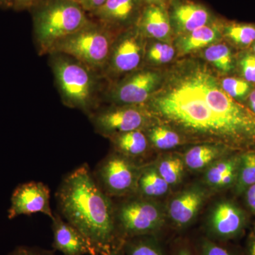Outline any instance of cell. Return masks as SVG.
Masks as SVG:
<instances>
[{"instance_id":"1","label":"cell","mask_w":255,"mask_h":255,"mask_svg":"<svg viewBox=\"0 0 255 255\" xmlns=\"http://www.w3.org/2000/svg\"><path fill=\"white\" fill-rule=\"evenodd\" d=\"M142 105L150 117L193 137L233 145L255 142V114L228 95L216 73L199 60L172 66Z\"/></svg>"},{"instance_id":"2","label":"cell","mask_w":255,"mask_h":255,"mask_svg":"<svg viewBox=\"0 0 255 255\" xmlns=\"http://www.w3.org/2000/svg\"><path fill=\"white\" fill-rule=\"evenodd\" d=\"M60 214L93 245L99 255L110 253L117 235L115 210L87 164L68 174L55 193Z\"/></svg>"},{"instance_id":"3","label":"cell","mask_w":255,"mask_h":255,"mask_svg":"<svg viewBox=\"0 0 255 255\" xmlns=\"http://www.w3.org/2000/svg\"><path fill=\"white\" fill-rule=\"evenodd\" d=\"M33 23L35 41L39 53L44 54L90 23L78 2L59 0L37 12Z\"/></svg>"},{"instance_id":"4","label":"cell","mask_w":255,"mask_h":255,"mask_svg":"<svg viewBox=\"0 0 255 255\" xmlns=\"http://www.w3.org/2000/svg\"><path fill=\"white\" fill-rule=\"evenodd\" d=\"M52 55V70L63 103L70 108L90 112L97 88L95 71L68 55Z\"/></svg>"},{"instance_id":"5","label":"cell","mask_w":255,"mask_h":255,"mask_svg":"<svg viewBox=\"0 0 255 255\" xmlns=\"http://www.w3.org/2000/svg\"><path fill=\"white\" fill-rule=\"evenodd\" d=\"M113 45L110 31L89 23L57 43L50 53L68 55L95 72L107 66Z\"/></svg>"},{"instance_id":"6","label":"cell","mask_w":255,"mask_h":255,"mask_svg":"<svg viewBox=\"0 0 255 255\" xmlns=\"http://www.w3.org/2000/svg\"><path fill=\"white\" fill-rule=\"evenodd\" d=\"M128 157L122 154H112L95 169L94 177L107 195H125L137 189L140 173Z\"/></svg>"},{"instance_id":"7","label":"cell","mask_w":255,"mask_h":255,"mask_svg":"<svg viewBox=\"0 0 255 255\" xmlns=\"http://www.w3.org/2000/svg\"><path fill=\"white\" fill-rule=\"evenodd\" d=\"M116 226L119 225L124 234L137 237L157 231L163 222V214L152 201L134 199L124 202L115 211Z\"/></svg>"},{"instance_id":"8","label":"cell","mask_w":255,"mask_h":255,"mask_svg":"<svg viewBox=\"0 0 255 255\" xmlns=\"http://www.w3.org/2000/svg\"><path fill=\"white\" fill-rule=\"evenodd\" d=\"M149 115L143 105H120L101 111L91 117L96 132L106 137L132 130H142Z\"/></svg>"},{"instance_id":"9","label":"cell","mask_w":255,"mask_h":255,"mask_svg":"<svg viewBox=\"0 0 255 255\" xmlns=\"http://www.w3.org/2000/svg\"><path fill=\"white\" fill-rule=\"evenodd\" d=\"M163 74L155 70H143L129 75L116 86L111 100L119 105H142L157 90Z\"/></svg>"},{"instance_id":"10","label":"cell","mask_w":255,"mask_h":255,"mask_svg":"<svg viewBox=\"0 0 255 255\" xmlns=\"http://www.w3.org/2000/svg\"><path fill=\"white\" fill-rule=\"evenodd\" d=\"M41 213L50 219L54 217L50 205V190L42 182H31L20 184L13 192L8 218L13 219L21 215Z\"/></svg>"},{"instance_id":"11","label":"cell","mask_w":255,"mask_h":255,"mask_svg":"<svg viewBox=\"0 0 255 255\" xmlns=\"http://www.w3.org/2000/svg\"><path fill=\"white\" fill-rule=\"evenodd\" d=\"M143 50L140 30L128 32L112 47L107 65L114 73H132L141 63Z\"/></svg>"},{"instance_id":"12","label":"cell","mask_w":255,"mask_h":255,"mask_svg":"<svg viewBox=\"0 0 255 255\" xmlns=\"http://www.w3.org/2000/svg\"><path fill=\"white\" fill-rule=\"evenodd\" d=\"M53 248L65 255H99L93 245L77 228L64 221L59 215L52 219Z\"/></svg>"},{"instance_id":"13","label":"cell","mask_w":255,"mask_h":255,"mask_svg":"<svg viewBox=\"0 0 255 255\" xmlns=\"http://www.w3.org/2000/svg\"><path fill=\"white\" fill-rule=\"evenodd\" d=\"M170 20L176 30L184 35L209 24L211 14L202 5L174 0Z\"/></svg>"},{"instance_id":"14","label":"cell","mask_w":255,"mask_h":255,"mask_svg":"<svg viewBox=\"0 0 255 255\" xmlns=\"http://www.w3.org/2000/svg\"><path fill=\"white\" fill-rule=\"evenodd\" d=\"M244 219L241 211L231 203L221 202L213 210L210 230L216 237L231 238L237 236L243 227Z\"/></svg>"},{"instance_id":"15","label":"cell","mask_w":255,"mask_h":255,"mask_svg":"<svg viewBox=\"0 0 255 255\" xmlns=\"http://www.w3.org/2000/svg\"><path fill=\"white\" fill-rule=\"evenodd\" d=\"M139 28L142 34L162 42L168 41L172 34L170 16L160 5L150 4L145 8Z\"/></svg>"},{"instance_id":"16","label":"cell","mask_w":255,"mask_h":255,"mask_svg":"<svg viewBox=\"0 0 255 255\" xmlns=\"http://www.w3.org/2000/svg\"><path fill=\"white\" fill-rule=\"evenodd\" d=\"M204 199V193L199 189H189L179 194L169 204L171 219L177 226H187L199 212Z\"/></svg>"},{"instance_id":"17","label":"cell","mask_w":255,"mask_h":255,"mask_svg":"<svg viewBox=\"0 0 255 255\" xmlns=\"http://www.w3.org/2000/svg\"><path fill=\"white\" fill-rule=\"evenodd\" d=\"M141 0H107L94 14L102 22L114 24L127 22L135 14Z\"/></svg>"},{"instance_id":"18","label":"cell","mask_w":255,"mask_h":255,"mask_svg":"<svg viewBox=\"0 0 255 255\" xmlns=\"http://www.w3.org/2000/svg\"><path fill=\"white\" fill-rule=\"evenodd\" d=\"M221 37L218 26L207 24L184 34L177 43V48L182 55L189 54L204 47L209 46Z\"/></svg>"},{"instance_id":"19","label":"cell","mask_w":255,"mask_h":255,"mask_svg":"<svg viewBox=\"0 0 255 255\" xmlns=\"http://www.w3.org/2000/svg\"><path fill=\"white\" fill-rule=\"evenodd\" d=\"M110 138L117 150L127 157L142 155L148 145L147 137L142 130L117 134Z\"/></svg>"},{"instance_id":"20","label":"cell","mask_w":255,"mask_h":255,"mask_svg":"<svg viewBox=\"0 0 255 255\" xmlns=\"http://www.w3.org/2000/svg\"><path fill=\"white\" fill-rule=\"evenodd\" d=\"M169 184L155 169H147L140 173L137 189L142 196L155 197L167 194Z\"/></svg>"},{"instance_id":"21","label":"cell","mask_w":255,"mask_h":255,"mask_svg":"<svg viewBox=\"0 0 255 255\" xmlns=\"http://www.w3.org/2000/svg\"><path fill=\"white\" fill-rule=\"evenodd\" d=\"M219 147L214 145L194 146L186 152L184 162L189 169L199 170L209 165L221 155Z\"/></svg>"},{"instance_id":"22","label":"cell","mask_w":255,"mask_h":255,"mask_svg":"<svg viewBox=\"0 0 255 255\" xmlns=\"http://www.w3.org/2000/svg\"><path fill=\"white\" fill-rule=\"evenodd\" d=\"M206 60L222 73H228L233 68L231 50L223 43L212 44L204 52Z\"/></svg>"},{"instance_id":"23","label":"cell","mask_w":255,"mask_h":255,"mask_svg":"<svg viewBox=\"0 0 255 255\" xmlns=\"http://www.w3.org/2000/svg\"><path fill=\"white\" fill-rule=\"evenodd\" d=\"M149 140L157 149L169 150L181 143L179 134L166 126H155L149 130Z\"/></svg>"},{"instance_id":"24","label":"cell","mask_w":255,"mask_h":255,"mask_svg":"<svg viewBox=\"0 0 255 255\" xmlns=\"http://www.w3.org/2000/svg\"><path fill=\"white\" fill-rule=\"evenodd\" d=\"M184 164L179 157H168L159 163L157 172L169 185H172L180 180L184 171Z\"/></svg>"},{"instance_id":"25","label":"cell","mask_w":255,"mask_h":255,"mask_svg":"<svg viewBox=\"0 0 255 255\" xmlns=\"http://www.w3.org/2000/svg\"><path fill=\"white\" fill-rule=\"evenodd\" d=\"M124 255H164L155 241L148 238H136L125 243Z\"/></svg>"},{"instance_id":"26","label":"cell","mask_w":255,"mask_h":255,"mask_svg":"<svg viewBox=\"0 0 255 255\" xmlns=\"http://www.w3.org/2000/svg\"><path fill=\"white\" fill-rule=\"evenodd\" d=\"M238 182V192L255 184V152L246 154L242 157Z\"/></svg>"},{"instance_id":"27","label":"cell","mask_w":255,"mask_h":255,"mask_svg":"<svg viewBox=\"0 0 255 255\" xmlns=\"http://www.w3.org/2000/svg\"><path fill=\"white\" fill-rule=\"evenodd\" d=\"M228 38L241 46H248L255 41V26L248 24H231L225 28Z\"/></svg>"},{"instance_id":"28","label":"cell","mask_w":255,"mask_h":255,"mask_svg":"<svg viewBox=\"0 0 255 255\" xmlns=\"http://www.w3.org/2000/svg\"><path fill=\"white\" fill-rule=\"evenodd\" d=\"M237 161L234 159L220 161L208 169L205 175L206 182L212 187H219L223 175L228 172L237 169Z\"/></svg>"},{"instance_id":"29","label":"cell","mask_w":255,"mask_h":255,"mask_svg":"<svg viewBox=\"0 0 255 255\" xmlns=\"http://www.w3.org/2000/svg\"><path fill=\"white\" fill-rule=\"evenodd\" d=\"M175 55V50L172 46L164 42L153 43L147 51V59L151 63L166 64L172 61Z\"/></svg>"},{"instance_id":"30","label":"cell","mask_w":255,"mask_h":255,"mask_svg":"<svg viewBox=\"0 0 255 255\" xmlns=\"http://www.w3.org/2000/svg\"><path fill=\"white\" fill-rule=\"evenodd\" d=\"M221 86L224 91L235 100L243 98L251 90L249 82L236 78L223 79L221 80Z\"/></svg>"},{"instance_id":"31","label":"cell","mask_w":255,"mask_h":255,"mask_svg":"<svg viewBox=\"0 0 255 255\" xmlns=\"http://www.w3.org/2000/svg\"><path fill=\"white\" fill-rule=\"evenodd\" d=\"M242 73L247 82H255V55L248 54L241 61Z\"/></svg>"},{"instance_id":"32","label":"cell","mask_w":255,"mask_h":255,"mask_svg":"<svg viewBox=\"0 0 255 255\" xmlns=\"http://www.w3.org/2000/svg\"><path fill=\"white\" fill-rule=\"evenodd\" d=\"M202 255H232L223 247L218 246L213 242L206 241L202 243Z\"/></svg>"},{"instance_id":"33","label":"cell","mask_w":255,"mask_h":255,"mask_svg":"<svg viewBox=\"0 0 255 255\" xmlns=\"http://www.w3.org/2000/svg\"><path fill=\"white\" fill-rule=\"evenodd\" d=\"M8 255H54L52 252L29 247H18Z\"/></svg>"},{"instance_id":"34","label":"cell","mask_w":255,"mask_h":255,"mask_svg":"<svg viewBox=\"0 0 255 255\" xmlns=\"http://www.w3.org/2000/svg\"><path fill=\"white\" fill-rule=\"evenodd\" d=\"M107 0H78V2L82 9L87 11H95L105 4Z\"/></svg>"},{"instance_id":"35","label":"cell","mask_w":255,"mask_h":255,"mask_svg":"<svg viewBox=\"0 0 255 255\" xmlns=\"http://www.w3.org/2000/svg\"><path fill=\"white\" fill-rule=\"evenodd\" d=\"M236 175H237V169L231 171V172H228L226 174H224L222 179H221V182L219 183V187H225L231 185L233 181H234Z\"/></svg>"},{"instance_id":"36","label":"cell","mask_w":255,"mask_h":255,"mask_svg":"<svg viewBox=\"0 0 255 255\" xmlns=\"http://www.w3.org/2000/svg\"><path fill=\"white\" fill-rule=\"evenodd\" d=\"M38 0H13V7L15 9H23L29 7Z\"/></svg>"},{"instance_id":"37","label":"cell","mask_w":255,"mask_h":255,"mask_svg":"<svg viewBox=\"0 0 255 255\" xmlns=\"http://www.w3.org/2000/svg\"><path fill=\"white\" fill-rule=\"evenodd\" d=\"M247 201L250 207L255 211V184L248 188L247 191Z\"/></svg>"},{"instance_id":"38","label":"cell","mask_w":255,"mask_h":255,"mask_svg":"<svg viewBox=\"0 0 255 255\" xmlns=\"http://www.w3.org/2000/svg\"><path fill=\"white\" fill-rule=\"evenodd\" d=\"M249 105L251 110L255 114V90L249 96Z\"/></svg>"},{"instance_id":"39","label":"cell","mask_w":255,"mask_h":255,"mask_svg":"<svg viewBox=\"0 0 255 255\" xmlns=\"http://www.w3.org/2000/svg\"><path fill=\"white\" fill-rule=\"evenodd\" d=\"M0 7L4 9L13 7V0H0Z\"/></svg>"},{"instance_id":"40","label":"cell","mask_w":255,"mask_h":255,"mask_svg":"<svg viewBox=\"0 0 255 255\" xmlns=\"http://www.w3.org/2000/svg\"><path fill=\"white\" fill-rule=\"evenodd\" d=\"M141 1H145L148 5L155 4L164 6V3L166 2L167 0H141Z\"/></svg>"},{"instance_id":"41","label":"cell","mask_w":255,"mask_h":255,"mask_svg":"<svg viewBox=\"0 0 255 255\" xmlns=\"http://www.w3.org/2000/svg\"><path fill=\"white\" fill-rule=\"evenodd\" d=\"M249 255H255V238H253L249 245Z\"/></svg>"},{"instance_id":"42","label":"cell","mask_w":255,"mask_h":255,"mask_svg":"<svg viewBox=\"0 0 255 255\" xmlns=\"http://www.w3.org/2000/svg\"><path fill=\"white\" fill-rule=\"evenodd\" d=\"M101 255H124V251L122 252L121 249H113L110 253H107V254Z\"/></svg>"},{"instance_id":"43","label":"cell","mask_w":255,"mask_h":255,"mask_svg":"<svg viewBox=\"0 0 255 255\" xmlns=\"http://www.w3.org/2000/svg\"><path fill=\"white\" fill-rule=\"evenodd\" d=\"M177 255H192L188 248H182L178 251Z\"/></svg>"},{"instance_id":"44","label":"cell","mask_w":255,"mask_h":255,"mask_svg":"<svg viewBox=\"0 0 255 255\" xmlns=\"http://www.w3.org/2000/svg\"><path fill=\"white\" fill-rule=\"evenodd\" d=\"M253 50H254V53H255V45L254 46V48H253Z\"/></svg>"}]
</instances>
